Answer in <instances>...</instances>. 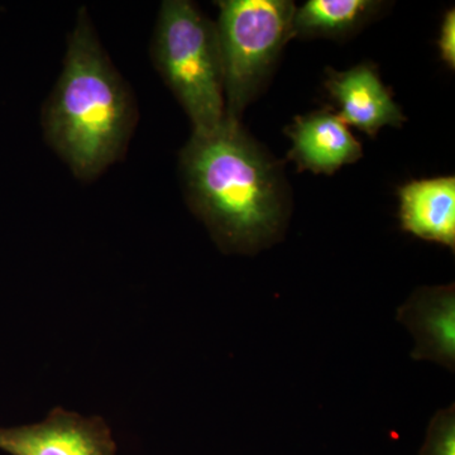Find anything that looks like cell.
<instances>
[{
  "label": "cell",
  "instance_id": "6da1fadb",
  "mask_svg": "<svg viewBox=\"0 0 455 455\" xmlns=\"http://www.w3.org/2000/svg\"><path fill=\"white\" fill-rule=\"evenodd\" d=\"M181 170L188 202L224 248L251 252L276 238L286 212L280 175L238 121L193 133Z\"/></svg>",
  "mask_w": 455,
  "mask_h": 455
},
{
  "label": "cell",
  "instance_id": "7a4b0ae2",
  "mask_svg": "<svg viewBox=\"0 0 455 455\" xmlns=\"http://www.w3.org/2000/svg\"><path fill=\"white\" fill-rule=\"evenodd\" d=\"M44 131L76 178L92 180L124 152L134 127L133 99L80 9L64 68L44 110Z\"/></svg>",
  "mask_w": 455,
  "mask_h": 455
},
{
  "label": "cell",
  "instance_id": "3957f363",
  "mask_svg": "<svg viewBox=\"0 0 455 455\" xmlns=\"http://www.w3.org/2000/svg\"><path fill=\"white\" fill-rule=\"evenodd\" d=\"M152 59L193 123L206 133L226 119L223 65L217 26L188 0L161 5L152 42Z\"/></svg>",
  "mask_w": 455,
  "mask_h": 455
},
{
  "label": "cell",
  "instance_id": "277c9868",
  "mask_svg": "<svg viewBox=\"0 0 455 455\" xmlns=\"http://www.w3.org/2000/svg\"><path fill=\"white\" fill-rule=\"evenodd\" d=\"M218 5L226 116L238 121L292 37L296 7L287 0H221Z\"/></svg>",
  "mask_w": 455,
  "mask_h": 455
},
{
  "label": "cell",
  "instance_id": "5b68a950",
  "mask_svg": "<svg viewBox=\"0 0 455 455\" xmlns=\"http://www.w3.org/2000/svg\"><path fill=\"white\" fill-rule=\"evenodd\" d=\"M0 451L9 455H116L103 419L53 409L44 421L0 429Z\"/></svg>",
  "mask_w": 455,
  "mask_h": 455
},
{
  "label": "cell",
  "instance_id": "8992f818",
  "mask_svg": "<svg viewBox=\"0 0 455 455\" xmlns=\"http://www.w3.org/2000/svg\"><path fill=\"white\" fill-rule=\"evenodd\" d=\"M326 89L340 107L341 121L374 137L386 125L400 127L405 121L376 68L358 65L344 73L328 71Z\"/></svg>",
  "mask_w": 455,
  "mask_h": 455
},
{
  "label": "cell",
  "instance_id": "52a82bcc",
  "mask_svg": "<svg viewBox=\"0 0 455 455\" xmlns=\"http://www.w3.org/2000/svg\"><path fill=\"white\" fill-rule=\"evenodd\" d=\"M287 134L292 140L289 158L300 171L331 175L362 157L361 143L340 116L331 110L298 116L287 128Z\"/></svg>",
  "mask_w": 455,
  "mask_h": 455
},
{
  "label": "cell",
  "instance_id": "ba28073f",
  "mask_svg": "<svg viewBox=\"0 0 455 455\" xmlns=\"http://www.w3.org/2000/svg\"><path fill=\"white\" fill-rule=\"evenodd\" d=\"M398 320L415 337L412 358L436 362L448 370L455 363V293L453 286L418 290L398 309Z\"/></svg>",
  "mask_w": 455,
  "mask_h": 455
},
{
  "label": "cell",
  "instance_id": "9c48e42d",
  "mask_svg": "<svg viewBox=\"0 0 455 455\" xmlns=\"http://www.w3.org/2000/svg\"><path fill=\"white\" fill-rule=\"evenodd\" d=\"M403 229L425 241L455 247V179L415 180L398 190Z\"/></svg>",
  "mask_w": 455,
  "mask_h": 455
},
{
  "label": "cell",
  "instance_id": "30bf717a",
  "mask_svg": "<svg viewBox=\"0 0 455 455\" xmlns=\"http://www.w3.org/2000/svg\"><path fill=\"white\" fill-rule=\"evenodd\" d=\"M381 3L372 0H309L295 9L292 36L341 37L358 29Z\"/></svg>",
  "mask_w": 455,
  "mask_h": 455
},
{
  "label": "cell",
  "instance_id": "8fae6325",
  "mask_svg": "<svg viewBox=\"0 0 455 455\" xmlns=\"http://www.w3.org/2000/svg\"><path fill=\"white\" fill-rule=\"evenodd\" d=\"M420 455H455L454 406L434 416Z\"/></svg>",
  "mask_w": 455,
  "mask_h": 455
},
{
  "label": "cell",
  "instance_id": "7c38bea8",
  "mask_svg": "<svg viewBox=\"0 0 455 455\" xmlns=\"http://www.w3.org/2000/svg\"><path fill=\"white\" fill-rule=\"evenodd\" d=\"M439 51L443 61L453 70L455 68V12H447L440 29Z\"/></svg>",
  "mask_w": 455,
  "mask_h": 455
}]
</instances>
